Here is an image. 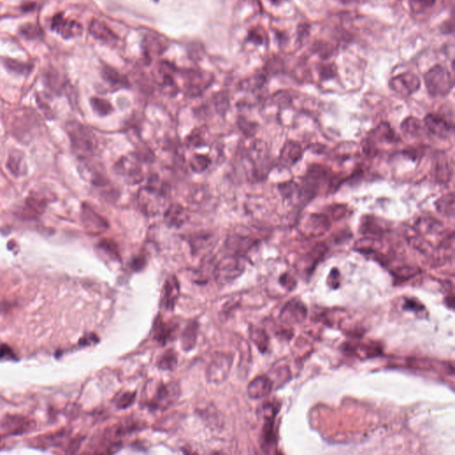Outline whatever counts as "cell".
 Wrapping results in <instances>:
<instances>
[{
	"label": "cell",
	"mask_w": 455,
	"mask_h": 455,
	"mask_svg": "<svg viewBox=\"0 0 455 455\" xmlns=\"http://www.w3.org/2000/svg\"><path fill=\"white\" fill-rule=\"evenodd\" d=\"M72 151L82 161L90 159L98 149V140L94 131L78 121H69L65 125Z\"/></svg>",
	"instance_id": "1"
},
{
	"label": "cell",
	"mask_w": 455,
	"mask_h": 455,
	"mask_svg": "<svg viewBox=\"0 0 455 455\" xmlns=\"http://www.w3.org/2000/svg\"><path fill=\"white\" fill-rule=\"evenodd\" d=\"M245 174L250 181H263L271 168L267 146L261 141L252 143L245 155Z\"/></svg>",
	"instance_id": "2"
},
{
	"label": "cell",
	"mask_w": 455,
	"mask_h": 455,
	"mask_svg": "<svg viewBox=\"0 0 455 455\" xmlns=\"http://www.w3.org/2000/svg\"><path fill=\"white\" fill-rule=\"evenodd\" d=\"M166 197V188L156 181H150L147 186L141 188L138 192L137 203L139 209L146 216H155L161 210Z\"/></svg>",
	"instance_id": "3"
},
{
	"label": "cell",
	"mask_w": 455,
	"mask_h": 455,
	"mask_svg": "<svg viewBox=\"0 0 455 455\" xmlns=\"http://www.w3.org/2000/svg\"><path fill=\"white\" fill-rule=\"evenodd\" d=\"M426 88L434 97L445 96L453 87V79L446 69L436 65L430 69L424 77Z\"/></svg>",
	"instance_id": "4"
},
{
	"label": "cell",
	"mask_w": 455,
	"mask_h": 455,
	"mask_svg": "<svg viewBox=\"0 0 455 455\" xmlns=\"http://www.w3.org/2000/svg\"><path fill=\"white\" fill-rule=\"evenodd\" d=\"M180 394L181 389L176 382H160L155 387L154 393L151 399L146 401V406L151 410H166L177 402Z\"/></svg>",
	"instance_id": "5"
},
{
	"label": "cell",
	"mask_w": 455,
	"mask_h": 455,
	"mask_svg": "<svg viewBox=\"0 0 455 455\" xmlns=\"http://www.w3.org/2000/svg\"><path fill=\"white\" fill-rule=\"evenodd\" d=\"M245 262L244 256L230 254L222 258L215 268V279L220 285L233 282L245 271Z\"/></svg>",
	"instance_id": "6"
},
{
	"label": "cell",
	"mask_w": 455,
	"mask_h": 455,
	"mask_svg": "<svg viewBox=\"0 0 455 455\" xmlns=\"http://www.w3.org/2000/svg\"><path fill=\"white\" fill-rule=\"evenodd\" d=\"M114 171L129 185L138 184L144 179L142 160L136 153L121 157L115 164Z\"/></svg>",
	"instance_id": "7"
},
{
	"label": "cell",
	"mask_w": 455,
	"mask_h": 455,
	"mask_svg": "<svg viewBox=\"0 0 455 455\" xmlns=\"http://www.w3.org/2000/svg\"><path fill=\"white\" fill-rule=\"evenodd\" d=\"M233 358L230 355L218 353L213 357L207 371V378L209 382L220 384L227 380L230 374Z\"/></svg>",
	"instance_id": "8"
},
{
	"label": "cell",
	"mask_w": 455,
	"mask_h": 455,
	"mask_svg": "<svg viewBox=\"0 0 455 455\" xmlns=\"http://www.w3.org/2000/svg\"><path fill=\"white\" fill-rule=\"evenodd\" d=\"M331 228V222L328 215L310 214L301 224V232L306 237H316L327 233Z\"/></svg>",
	"instance_id": "9"
},
{
	"label": "cell",
	"mask_w": 455,
	"mask_h": 455,
	"mask_svg": "<svg viewBox=\"0 0 455 455\" xmlns=\"http://www.w3.org/2000/svg\"><path fill=\"white\" fill-rule=\"evenodd\" d=\"M81 221L85 230L92 235L103 233L109 229V223L105 219L86 203L83 204L81 209Z\"/></svg>",
	"instance_id": "10"
},
{
	"label": "cell",
	"mask_w": 455,
	"mask_h": 455,
	"mask_svg": "<svg viewBox=\"0 0 455 455\" xmlns=\"http://www.w3.org/2000/svg\"><path fill=\"white\" fill-rule=\"evenodd\" d=\"M392 91L401 96H410L419 90L421 82L417 76L412 72H405L396 76L389 82Z\"/></svg>",
	"instance_id": "11"
},
{
	"label": "cell",
	"mask_w": 455,
	"mask_h": 455,
	"mask_svg": "<svg viewBox=\"0 0 455 455\" xmlns=\"http://www.w3.org/2000/svg\"><path fill=\"white\" fill-rule=\"evenodd\" d=\"M423 124L429 132L442 139H446L453 132V125L445 117L436 113L428 114L424 117Z\"/></svg>",
	"instance_id": "12"
},
{
	"label": "cell",
	"mask_w": 455,
	"mask_h": 455,
	"mask_svg": "<svg viewBox=\"0 0 455 455\" xmlns=\"http://www.w3.org/2000/svg\"><path fill=\"white\" fill-rule=\"evenodd\" d=\"M35 423L27 418L20 415H8L3 419L0 428L8 435H20L28 432L34 428Z\"/></svg>",
	"instance_id": "13"
},
{
	"label": "cell",
	"mask_w": 455,
	"mask_h": 455,
	"mask_svg": "<svg viewBox=\"0 0 455 455\" xmlns=\"http://www.w3.org/2000/svg\"><path fill=\"white\" fill-rule=\"evenodd\" d=\"M178 324L173 321H165L162 316H159L155 320L153 327V338L161 345H166L170 341L173 340L176 335Z\"/></svg>",
	"instance_id": "14"
},
{
	"label": "cell",
	"mask_w": 455,
	"mask_h": 455,
	"mask_svg": "<svg viewBox=\"0 0 455 455\" xmlns=\"http://www.w3.org/2000/svg\"><path fill=\"white\" fill-rule=\"evenodd\" d=\"M303 150L301 144L294 141H289L281 150L279 159V166L283 168H290L301 160Z\"/></svg>",
	"instance_id": "15"
},
{
	"label": "cell",
	"mask_w": 455,
	"mask_h": 455,
	"mask_svg": "<svg viewBox=\"0 0 455 455\" xmlns=\"http://www.w3.org/2000/svg\"><path fill=\"white\" fill-rule=\"evenodd\" d=\"M51 28L64 38H72L82 32V26L79 23L64 18L62 14H57L53 16Z\"/></svg>",
	"instance_id": "16"
},
{
	"label": "cell",
	"mask_w": 455,
	"mask_h": 455,
	"mask_svg": "<svg viewBox=\"0 0 455 455\" xmlns=\"http://www.w3.org/2000/svg\"><path fill=\"white\" fill-rule=\"evenodd\" d=\"M255 244L256 240L253 237L244 234L234 233L227 238L225 246L231 252L230 254L244 256L243 254L248 252Z\"/></svg>",
	"instance_id": "17"
},
{
	"label": "cell",
	"mask_w": 455,
	"mask_h": 455,
	"mask_svg": "<svg viewBox=\"0 0 455 455\" xmlns=\"http://www.w3.org/2000/svg\"><path fill=\"white\" fill-rule=\"evenodd\" d=\"M180 295V285L175 276L167 278L164 285L162 295V307L166 310H173Z\"/></svg>",
	"instance_id": "18"
},
{
	"label": "cell",
	"mask_w": 455,
	"mask_h": 455,
	"mask_svg": "<svg viewBox=\"0 0 455 455\" xmlns=\"http://www.w3.org/2000/svg\"><path fill=\"white\" fill-rule=\"evenodd\" d=\"M188 211L180 204H172L164 214V221L170 228H181L188 222Z\"/></svg>",
	"instance_id": "19"
},
{
	"label": "cell",
	"mask_w": 455,
	"mask_h": 455,
	"mask_svg": "<svg viewBox=\"0 0 455 455\" xmlns=\"http://www.w3.org/2000/svg\"><path fill=\"white\" fill-rule=\"evenodd\" d=\"M307 309L304 304L298 300L291 301L283 308L281 319L286 323H299L304 319Z\"/></svg>",
	"instance_id": "20"
},
{
	"label": "cell",
	"mask_w": 455,
	"mask_h": 455,
	"mask_svg": "<svg viewBox=\"0 0 455 455\" xmlns=\"http://www.w3.org/2000/svg\"><path fill=\"white\" fill-rule=\"evenodd\" d=\"M48 205V200L45 197L34 194L30 195L25 200V206L23 207V214L27 218H36L45 212Z\"/></svg>",
	"instance_id": "21"
},
{
	"label": "cell",
	"mask_w": 455,
	"mask_h": 455,
	"mask_svg": "<svg viewBox=\"0 0 455 455\" xmlns=\"http://www.w3.org/2000/svg\"><path fill=\"white\" fill-rule=\"evenodd\" d=\"M272 388L271 379L266 376H259L252 380L247 387V394L252 399H263L269 395Z\"/></svg>",
	"instance_id": "22"
},
{
	"label": "cell",
	"mask_w": 455,
	"mask_h": 455,
	"mask_svg": "<svg viewBox=\"0 0 455 455\" xmlns=\"http://www.w3.org/2000/svg\"><path fill=\"white\" fill-rule=\"evenodd\" d=\"M369 138L374 143H399V136L396 134L393 128L388 123L382 122L369 135Z\"/></svg>",
	"instance_id": "23"
},
{
	"label": "cell",
	"mask_w": 455,
	"mask_h": 455,
	"mask_svg": "<svg viewBox=\"0 0 455 455\" xmlns=\"http://www.w3.org/2000/svg\"><path fill=\"white\" fill-rule=\"evenodd\" d=\"M434 180L439 183H447L451 176V170L446 158L443 154H438L434 160L432 167Z\"/></svg>",
	"instance_id": "24"
},
{
	"label": "cell",
	"mask_w": 455,
	"mask_h": 455,
	"mask_svg": "<svg viewBox=\"0 0 455 455\" xmlns=\"http://www.w3.org/2000/svg\"><path fill=\"white\" fill-rule=\"evenodd\" d=\"M276 415L264 416V423L262 436H261V445L262 449L266 452L271 451L276 444V435L274 431V419Z\"/></svg>",
	"instance_id": "25"
},
{
	"label": "cell",
	"mask_w": 455,
	"mask_h": 455,
	"mask_svg": "<svg viewBox=\"0 0 455 455\" xmlns=\"http://www.w3.org/2000/svg\"><path fill=\"white\" fill-rule=\"evenodd\" d=\"M89 31L94 38L108 44L117 41V36L113 33L112 30L99 20H93L91 22Z\"/></svg>",
	"instance_id": "26"
},
{
	"label": "cell",
	"mask_w": 455,
	"mask_h": 455,
	"mask_svg": "<svg viewBox=\"0 0 455 455\" xmlns=\"http://www.w3.org/2000/svg\"><path fill=\"white\" fill-rule=\"evenodd\" d=\"M7 167L14 176L20 177L25 175L28 168L23 152L16 150L12 151L8 157Z\"/></svg>",
	"instance_id": "27"
},
{
	"label": "cell",
	"mask_w": 455,
	"mask_h": 455,
	"mask_svg": "<svg viewBox=\"0 0 455 455\" xmlns=\"http://www.w3.org/2000/svg\"><path fill=\"white\" fill-rule=\"evenodd\" d=\"M200 326L197 321H191L186 326L181 334V346L182 350L188 352L191 351L196 346L198 336H199Z\"/></svg>",
	"instance_id": "28"
},
{
	"label": "cell",
	"mask_w": 455,
	"mask_h": 455,
	"mask_svg": "<svg viewBox=\"0 0 455 455\" xmlns=\"http://www.w3.org/2000/svg\"><path fill=\"white\" fill-rule=\"evenodd\" d=\"M386 231V227L381 222L372 216H367L362 219L360 224V232L364 235L377 239V237H381Z\"/></svg>",
	"instance_id": "29"
},
{
	"label": "cell",
	"mask_w": 455,
	"mask_h": 455,
	"mask_svg": "<svg viewBox=\"0 0 455 455\" xmlns=\"http://www.w3.org/2000/svg\"><path fill=\"white\" fill-rule=\"evenodd\" d=\"M211 81L209 78H207L202 73L191 72L188 75V92L191 95H198L201 94L209 85Z\"/></svg>",
	"instance_id": "30"
},
{
	"label": "cell",
	"mask_w": 455,
	"mask_h": 455,
	"mask_svg": "<svg viewBox=\"0 0 455 455\" xmlns=\"http://www.w3.org/2000/svg\"><path fill=\"white\" fill-rule=\"evenodd\" d=\"M424 124L414 117H409L403 121L401 124V130L405 136L411 138H418L422 136Z\"/></svg>",
	"instance_id": "31"
},
{
	"label": "cell",
	"mask_w": 455,
	"mask_h": 455,
	"mask_svg": "<svg viewBox=\"0 0 455 455\" xmlns=\"http://www.w3.org/2000/svg\"><path fill=\"white\" fill-rule=\"evenodd\" d=\"M436 211L444 216L452 217L454 215V194L453 192L439 198L435 202Z\"/></svg>",
	"instance_id": "32"
},
{
	"label": "cell",
	"mask_w": 455,
	"mask_h": 455,
	"mask_svg": "<svg viewBox=\"0 0 455 455\" xmlns=\"http://www.w3.org/2000/svg\"><path fill=\"white\" fill-rule=\"evenodd\" d=\"M178 365V356L175 350H167L159 357L157 366L163 371H173Z\"/></svg>",
	"instance_id": "33"
},
{
	"label": "cell",
	"mask_w": 455,
	"mask_h": 455,
	"mask_svg": "<svg viewBox=\"0 0 455 455\" xmlns=\"http://www.w3.org/2000/svg\"><path fill=\"white\" fill-rule=\"evenodd\" d=\"M206 406H201L200 409L198 410L200 416L203 418V420L207 421V423L212 427L218 428L219 426L222 425V421L219 417V414H217V409L215 406H211V405H205Z\"/></svg>",
	"instance_id": "34"
},
{
	"label": "cell",
	"mask_w": 455,
	"mask_h": 455,
	"mask_svg": "<svg viewBox=\"0 0 455 455\" xmlns=\"http://www.w3.org/2000/svg\"><path fill=\"white\" fill-rule=\"evenodd\" d=\"M102 76L103 79L112 87H124L128 86L127 79H125V77L121 75L114 69L105 67L102 71Z\"/></svg>",
	"instance_id": "35"
},
{
	"label": "cell",
	"mask_w": 455,
	"mask_h": 455,
	"mask_svg": "<svg viewBox=\"0 0 455 455\" xmlns=\"http://www.w3.org/2000/svg\"><path fill=\"white\" fill-rule=\"evenodd\" d=\"M250 338L262 352L266 351L269 345V338L264 330L256 327L250 328Z\"/></svg>",
	"instance_id": "36"
},
{
	"label": "cell",
	"mask_w": 455,
	"mask_h": 455,
	"mask_svg": "<svg viewBox=\"0 0 455 455\" xmlns=\"http://www.w3.org/2000/svg\"><path fill=\"white\" fill-rule=\"evenodd\" d=\"M211 159L206 155L195 154L192 156L188 165L190 169L196 173H201L210 166Z\"/></svg>",
	"instance_id": "37"
},
{
	"label": "cell",
	"mask_w": 455,
	"mask_h": 455,
	"mask_svg": "<svg viewBox=\"0 0 455 455\" xmlns=\"http://www.w3.org/2000/svg\"><path fill=\"white\" fill-rule=\"evenodd\" d=\"M186 143L188 147L201 148L205 147L207 145V138H206V132L203 128L196 129L192 131L191 134L187 137Z\"/></svg>",
	"instance_id": "38"
},
{
	"label": "cell",
	"mask_w": 455,
	"mask_h": 455,
	"mask_svg": "<svg viewBox=\"0 0 455 455\" xmlns=\"http://www.w3.org/2000/svg\"><path fill=\"white\" fill-rule=\"evenodd\" d=\"M98 248L104 252V254L109 256V258L114 261H120L119 252L117 250V245L113 240L110 239H102L98 244Z\"/></svg>",
	"instance_id": "39"
},
{
	"label": "cell",
	"mask_w": 455,
	"mask_h": 455,
	"mask_svg": "<svg viewBox=\"0 0 455 455\" xmlns=\"http://www.w3.org/2000/svg\"><path fill=\"white\" fill-rule=\"evenodd\" d=\"M90 102L94 112L101 117H105L112 112V105L104 99L94 97L91 99Z\"/></svg>",
	"instance_id": "40"
},
{
	"label": "cell",
	"mask_w": 455,
	"mask_h": 455,
	"mask_svg": "<svg viewBox=\"0 0 455 455\" xmlns=\"http://www.w3.org/2000/svg\"><path fill=\"white\" fill-rule=\"evenodd\" d=\"M3 62H4L5 66L9 71L18 73V74H28L31 72V70L33 68V66L30 64L24 63L19 60L11 59V58H5Z\"/></svg>",
	"instance_id": "41"
},
{
	"label": "cell",
	"mask_w": 455,
	"mask_h": 455,
	"mask_svg": "<svg viewBox=\"0 0 455 455\" xmlns=\"http://www.w3.org/2000/svg\"><path fill=\"white\" fill-rule=\"evenodd\" d=\"M136 393L132 392H125L117 395L114 402L117 408L119 409H126L129 406H132L136 401Z\"/></svg>",
	"instance_id": "42"
},
{
	"label": "cell",
	"mask_w": 455,
	"mask_h": 455,
	"mask_svg": "<svg viewBox=\"0 0 455 455\" xmlns=\"http://www.w3.org/2000/svg\"><path fill=\"white\" fill-rule=\"evenodd\" d=\"M212 243V237L210 235H200L191 238L190 245L192 251L194 252H199L205 248L208 247Z\"/></svg>",
	"instance_id": "43"
},
{
	"label": "cell",
	"mask_w": 455,
	"mask_h": 455,
	"mask_svg": "<svg viewBox=\"0 0 455 455\" xmlns=\"http://www.w3.org/2000/svg\"><path fill=\"white\" fill-rule=\"evenodd\" d=\"M21 34L23 35L24 38L27 39H34V38H38L42 35V30L40 28L32 23H27L21 27L20 29Z\"/></svg>",
	"instance_id": "44"
},
{
	"label": "cell",
	"mask_w": 455,
	"mask_h": 455,
	"mask_svg": "<svg viewBox=\"0 0 455 455\" xmlns=\"http://www.w3.org/2000/svg\"><path fill=\"white\" fill-rule=\"evenodd\" d=\"M436 0H409L411 9L415 14L423 13L427 9L432 8Z\"/></svg>",
	"instance_id": "45"
},
{
	"label": "cell",
	"mask_w": 455,
	"mask_h": 455,
	"mask_svg": "<svg viewBox=\"0 0 455 455\" xmlns=\"http://www.w3.org/2000/svg\"><path fill=\"white\" fill-rule=\"evenodd\" d=\"M264 83V79L263 77H254L251 79H246L243 83L241 84V88L245 91H253L261 88Z\"/></svg>",
	"instance_id": "46"
},
{
	"label": "cell",
	"mask_w": 455,
	"mask_h": 455,
	"mask_svg": "<svg viewBox=\"0 0 455 455\" xmlns=\"http://www.w3.org/2000/svg\"><path fill=\"white\" fill-rule=\"evenodd\" d=\"M298 188H299V185L295 183L294 181L284 182V183L279 185V192L285 199H290L291 197H293L294 192L297 191Z\"/></svg>",
	"instance_id": "47"
},
{
	"label": "cell",
	"mask_w": 455,
	"mask_h": 455,
	"mask_svg": "<svg viewBox=\"0 0 455 455\" xmlns=\"http://www.w3.org/2000/svg\"><path fill=\"white\" fill-rule=\"evenodd\" d=\"M237 124H238V126L240 128L241 131L244 133L245 136H252L254 135V133L256 131V125L252 122L246 120L244 117H239L238 121H237Z\"/></svg>",
	"instance_id": "48"
},
{
	"label": "cell",
	"mask_w": 455,
	"mask_h": 455,
	"mask_svg": "<svg viewBox=\"0 0 455 455\" xmlns=\"http://www.w3.org/2000/svg\"><path fill=\"white\" fill-rule=\"evenodd\" d=\"M279 283L281 286L285 287V289L288 290V291H292L296 286L295 280L288 273H285L280 276Z\"/></svg>",
	"instance_id": "49"
},
{
	"label": "cell",
	"mask_w": 455,
	"mask_h": 455,
	"mask_svg": "<svg viewBox=\"0 0 455 455\" xmlns=\"http://www.w3.org/2000/svg\"><path fill=\"white\" fill-rule=\"evenodd\" d=\"M404 308L406 310H413L414 312H421L424 309V307L417 301L414 300H406V303L404 305Z\"/></svg>",
	"instance_id": "50"
},
{
	"label": "cell",
	"mask_w": 455,
	"mask_h": 455,
	"mask_svg": "<svg viewBox=\"0 0 455 455\" xmlns=\"http://www.w3.org/2000/svg\"><path fill=\"white\" fill-rule=\"evenodd\" d=\"M146 259H147L146 257L143 255L138 256V257L135 258L134 261H133L132 265H131L133 270L136 271H140L143 270L146 266V263H147Z\"/></svg>",
	"instance_id": "51"
},
{
	"label": "cell",
	"mask_w": 455,
	"mask_h": 455,
	"mask_svg": "<svg viewBox=\"0 0 455 455\" xmlns=\"http://www.w3.org/2000/svg\"><path fill=\"white\" fill-rule=\"evenodd\" d=\"M328 281H330V282H328V284L333 288H337L338 287L339 284H340V273H339L337 269H333L332 270L331 273H330L329 278H328Z\"/></svg>",
	"instance_id": "52"
},
{
	"label": "cell",
	"mask_w": 455,
	"mask_h": 455,
	"mask_svg": "<svg viewBox=\"0 0 455 455\" xmlns=\"http://www.w3.org/2000/svg\"><path fill=\"white\" fill-rule=\"evenodd\" d=\"M320 76L323 79H331L335 76V69L332 65L322 66L319 70Z\"/></svg>",
	"instance_id": "53"
},
{
	"label": "cell",
	"mask_w": 455,
	"mask_h": 455,
	"mask_svg": "<svg viewBox=\"0 0 455 455\" xmlns=\"http://www.w3.org/2000/svg\"><path fill=\"white\" fill-rule=\"evenodd\" d=\"M249 38L251 40H252L253 42H255L257 44H262L263 42L264 41V36L262 34L261 32H259L258 30H252V32L250 33V36H249Z\"/></svg>",
	"instance_id": "54"
},
{
	"label": "cell",
	"mask_w": 455,
	"mask_h": 455,
	"mask_svg": "<svg viewBox=\"0 0 455 455\" xmlns=\"http://www.w3.org/2000/svg\"><path fill=\"white\" fill-rule=\"evenodd\" d=\"M406 269H407V268H406ZM414 271V270H413L412 268H408V271H406V273H411V272H412V271ZM398 273H399V274H402V277H405V271H404V269H401V270L398 271Z\"/></svg>",
	"instance_id": "55"
}]
</instances>
